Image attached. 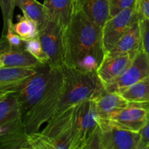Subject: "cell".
<instances>
[{"instance_id":"9a60e30c","label":"cell","mask_w":149,"mask_h":149,"mask_svg":"<svg viewBox=\"0 0 149 149\" xmlns=\"http://www.w3.org/2000/svg\"><path fill=\"white\" fill-rule=\"evenodd\" d=\"M39 71L31 68L6 67L0 68V90L15 93L16 88Z\"/></svg>"},{"instance_id":"ba28073f","label":"cell","mask_w":149,"mask_h":149,"mask_svg":"<svg viewBox=\"0 0 149 149\" xmlns=\"http://www.w3.org/2000/svg\"><path fill=\"white\" fill-rule=\"evenodd\" d=\"M139 17L140 15L137 13L136 7H134L123 10L108 19L102 28L105 55L115 45Z\"/></svg>"},{"instance_id":"836d02e7","label":"cell","mask_w":149,"mask_h":149,"mask_svg":"<svg viewBox=\"0 0 149 149\" xmlns=\"http://www.w3.org/2000/svg\"><path fill=\"white\" fill-rule=\"evenodd\" d=\"M18 149H31V148H27V147H22V148H18Z\"/></svg>"},{"instance_id":"3957f363","label":"cell","mask_w":149,"mask_h":149,"mask_svg":"<svg viewBox=\"0 0 149 149\" xmlns=\"http://www.w3.org/2000/svg\"><path fill=\"white\" fill-rule=\"evenodd\" d=\"M62 68L65 74V93L54 115L74 107L86 100H96L105 92L96 74L82 72L64 65Z\"/></svg>"},{"instance_id":"d6a6232c","label":"cell","mask_w":149,"mask_h":149,"mask_svg":"<svg viewBox=\"0 0 149 149\" xmlns=\"http://www.w3.org/2000/svg\"><path fill=\"white\" fill-rule=\"evenodd\" d=\"M4 63H3V61L2 59H1V58L0 57V68H2V67H4Z\"/></svg>"},{"instance_id":"8fae6325","label":"cell","mask_w":149,"mask_h":149,"mask_svg":"<svg viewBox=\"0 0 149 149\" xmlns=\"http://www.w3.org/2000/svg\"><path fill=\"white\" fill-rule=\"evenodd\" d=\"M138 52L139 50L102 61L96 70V76L104 87L112 84L122 75L123 73L131 65Z\"/></svg>"},{"instance_id":"2e32d148","label":"cell","mask_w":149,"mask_h":149,"mask_svg":"<svg viewBox=\"0 0 149 149\" xmlns=\"http://www.w3.org/2000/svg\"><path fill=\"white\" fill-rule=\"evenodd\" d=\"M82 11L101 28L110 16V0H73Z\"/></svg>"},{"instance_id":"8992f818","label":"cell","mask_w":149,"mask_h":149,"mask_svg":"<svg viewBox=\"0 0 149 149\" xmlns=\"http://www.w3.org/2000/svg\"><path fill=\"white\" fill-rule=\"evenodd\" d=\"M51 74L52 69L49 66L45 71H38L35 75L20 84L13 93L20 106L23 122L43 95Z\"/></svg>"},{"instance_id":"52a82bcc","label":"cell","mask_w":149,"mask_h":149,"mask_svg":"<svg viewBox=\"0 0 149 149\" xmlns=\"http://www.w3.org/2000/svg\"><path fill=\"white\" fill-rule=\"evenodd\" d=\"M64 30L50 19L39 30L38 37L48 58V65L51 68H61L64 65Z\"/></svg>"},{"instance_id":"7402d4cb","label":"cell","mask_w":149,"mask_h":149,"mask_svg":"<svg viewBox=\"0 0 149 149\" xmlns=\"http://www.w3.org/2000/svg\"><path fill=\"white\" fill-rule=\"evenodd\" d=\"M27 143L30 148L37 149H68L41 132L28 134Z\"/></svg>"},{"instance_id":"603a6c76","label":"cell","mask_w":149,"mask_h":149,"mask_svg":"<svg viewBox=\"0 0 149 149\" xmlns=\"http://www.w3.org/2000/svg\"><path fill=\"white\" fill-rule=\"evenodd\" d=\"M24 47L29 54L39 61L42 65H48V58L43 51L39 37L24 42Z\"/></svg>"},{"instance_id":"7c38bea8","label":"cell","mask_w":149,"mask_h":149,"mask_svg":"<svg viewBox=\"0 0 149 149\" xmlns=\"http://www.w3.org/2000/svg\"><path fill=\"white\" fill-rule=\"evenodd\" d=\"M148 111L135 103L129 106L111 118L112 125L122 129L138 132L147 122Z\"/></svg>"},{"instance_id":"7a4b0ae2","label":"cell","mask_w":149,"mask_h":149,"mask_svg":"<svg viewBox=\"0 0 149 149\" xmlns=\"http://www.w3.org/2000/svg\"><path fill=\"white\" fill-rule=\"evenodd\" d=\"M51 69L52 74L43 95L23 122L27 134L39 132L41 127L56 113L64 97L66 88L64 70L62 68Z\"/></svg>"},{"instance_id":"5bb4252c","label":"cell","mask_w":149,"mask_h":149,"mask_svg":"<svg viewBox=\"0 0 149 149\" xmlns=\"http://www.w3.org/2000/svg\"><path fill=\"white\" fill-rule=\"evenodd\" d=\"M99 121H109L115 115L129 106V103L120 94L105 90L95 100Z\"/></svg>"},{"instance_id":"6da1fadb","label":"cell","mask_w":149,"mask_h":149,"mask_svg":"<svg viewBox=\"0 0 149 149\" xmlns=\"http://www.w3.org/2000/svg\"><path fill=\"white\" fill-rule=\"evenodd\" d=\"M64 65L96 74L105 56L102 28L72 3L71 17L64 30Z\"/></svg>"},{"instance_id":"d4e9b609","label":"cell","mask_w":149,"mask_h":149,"mask_svg":"<svg viewBox=\"0 0 149 149\" xmlns=\"http://www.w3.org/2000/svg\"><path fill=\"white\" fill-rule=\"evenodd\" d=\"M137 0H110L109 18L127 9L135 7Z\"/></svg>"},{"instance_id":"f1b7e54d","label":"cell","mask_w":149,"mask_h":149,"mask_svg":"<svg viewBox=\"0 0 149 149\" xmlns=\"http://www.w3.org/2000/svg\"><path fill=\"white\" fill-rule=\"evenodd\" d=\"M88 149H104L102 146V139H101L99 125L88 143Z\"/></svg>"},{"instance_id":"5b68a950","label":"cell","mask_w":149,"mask_h":149,"mask_svg":"<svg viewBox=\"0 0 149 149\" xmlns=\"http://www.w3.org/2000/svg\"><path fill=\"white\" fill-rule=\"evenodd\" d=\"M95 99H89L75 106L73 116V135L70 149H84L99 126Z\"/></svg>"},{"instance_id":"8d00e7d4","label":"cell","mask_w":149,"mask_h":149,"mask_svg":"<svg viewBox=\"0 0 149 149\" xmlns=\"http://www.w3.org/2000/svg\"><path fill=\"white\" fill-rule=\"evenodd\" d=\"M31 149H37V148H31Z\"/></svg>"},{"instance_id":"e575fe53","label":"cell","mask_w":149,"mask_h":149,"mask_svg":"<svg viewBox=\"0 0 149 149\" xmlns=\"http://www.w3.org/2000/svg\"><path fill=\"white\" fill-rule=\"evenodd\" d=\"M145 148V149H149V145L147 146H146Z\"/></svg>"},{"instance_id":"d590c367","label":"cell","mask_w":149,"mask_h":149,"mask_svg":"<svg viewBox=\"0 0 149 149\" xmlns=\"http://www.w3.org/2000/svg\"><path fill=\"white\" fill-rule=\"evenodd\" d=\"M47 1V0H44V2H46Z\"/></svg>"},{"instance_id":"44dd1931","label":"cell","mask_w":149,"mask_h":149,"mask_svg":"<svg viewBox=\"0 0 149 149\" xmlns=\"http://www.w3.org/2000/svg\"><path fill=\"white\" fill-rule=\"evenodd\" d=\"M18 19L17 23H13L12 29L22 40L26 42L38 37L39 27L36 22L24 15H18Z\"/></svg>"},{"instance_id":"30bf717a","label":"cell","mask_w":149,"mask_h":149,"mask_svg":"<svg viewBox=\"0 0 149 149\" xmlns=\"http://www.w3.org/2000/svg\"><path fill=\"white\" fill-rule=\"evenodd\" d=\"M149 76V60L142 49L139 50L134 57L131 65L112 84L105 87L109 93H116L120 94L121 92L129 86Z\"/></svg>"},{"instance_id":"4fadbf2b","label":"cell","mask_w":149,"mask_h":149,"mask_svg":"<svg viewBox=\"0 0 149 149\" xmlns=\"http://www.w3.org/2000/svg\"><path fill=\"white\" fill-rule=\"evenodd\" d=\"M140 49H141V28H140V15L138 19L134 22L128 31L105 54L103 60L137 52Z\"/></svg>"},{"instance_id":"ffe728a7","label":"cell","mask_w":149,"mask_h":149,"mask_svg":"<svg viewBox=\"0 0 149 149\" xmlns=\"http://www.w3.org/2000/svg\"><path fill=\"white\" fill-rule=\"evenodd\" d=\"M120 95L129 103H149V76L126 88Z\"/></svg>"},{"instance_id":"4dcf8cb0","label":"cell","mask_w":149,"mask_h":149,"mask_svg":"<svg viewBox=\"0 0 149 149\" xmlns=\"http://www.w3.org/2000/svg\"><path fill=\"white\" fill-rule=\"evenodd\" d=\"M12 93H13V92L9 91V90H0V100L1 99L4 98L6 96H7L9 94H10Z\"/></svg>"},{"instance_id":"ac0fdd59","label":"cell","mask_w":149,"mask_h":149,"mask_svg":"<svg viewBox=\"0 0 149 149\" xmlns=\"http://www.w3.org/2000/svg\"><path fill=\"white\" fill-rule=\"evenodd\" d=\"M72 3L73 0H47L43 4L48 10L50 20L65 29L71 17Z\"/></svg>"},{"instance_id":"83f0119b","label":"cell","mask_w":149,"mask_h":149,"mask_svg":"<svg viewBox=\"0 0 149 149\" xmlns=\"http://www.w3.org/2000/svg\"><path fill=\"white\" fill-rule=\"evenodd\" d=\"M140 134V143L137 149H143L149 145V121L147 120L144 126L139 131Z\"/></svg>"},{"instance_id":"e0dca14e","label":"cell","mask_w":149,"mask_h":149,"mask_svg":"<svg viewBox=\"0 0 149 149\" xmlns=\"http://www.w3.org/2000/svg\"><path fill=\"white\" fill-rule=\"evenodd\" d=\"M0 57L6 67L39 70V68L45 66L29 54L25 48L14 47L9 52L2 54Z\"/></svg>"},{"instance_id":"f546056e","label":"cell","mask_w":149,"mask_h":149,"mask_svg":"<svg viewBox=\"0 0 149 149\" xmlns=\"http://www.w3.org/2000/svg\"><path fill=\"white\" fill-rule=\"evenodd\" d=\"M135 7L142 17L149 20V0H137Z\"/></svg>"},{"instance_id":"4316f807","label":"cell","mask_w":149,"mask_h":149,"mask_svg":"<svg viewBox=\"0 0 149 149\" xmlns=\"http://www.w3.org/2000/svg\"><path fill=\"white\" fill-rule=\"evenodd\" d=\"M4 36H5L7 42L11 47L15 48H25L24 41L22 40L21 38L13 31L12 28L7 30V33Z\"/></svg>"},{"instance_id":"1f68e13d","label":"cell","mask_w":149,"mask_h":149,"mask_svg":"<svg viewBox=\"0 0 149 149\" xmlns=\"http://www.w3.org/2000/svg\"><path fill=\"white\" fill-rule=\"evenodd\" d=\"M135 104L139 105V106H142L144 109H145L148 111L147 113V120L149 121V103H135Z\"/></svg>"},{"instance_id":"d6986e66","label":"cell","mask_w":149,"mask_h":149,"mask_svg":"<svg viewBox=\"0 0 149 149\" xmlns=\"http://www.w3.org/2000/svg\"><path fill=\"white\" fill-rule=\"evenodd\" d=\"M15 3L23 12V15L36 22L39 30L49 20L46 7L37 0H15Z\"/></svg>"},{"instance_id":"74e56055","label":"cell","mask_w":149,"mask_h":149,"mask_svg":"<svg viewBox=\"0 0 149 149\" xmlns=\"http://www.w3.org/2000/svg\"><path fill=\"white\" fill-rule=\"evenodd\" d=\"M143 149H145V148H143Z\"/></svg>"},{"instance_id":"cb8c5ba5","label":"cell","mask_w":149,"mask_h":149,"mask_svg":"<svg viewBox=\"0 0 149 149\" xmlns=\"http://www.w3.org/2000/svg\"><path fill=\"white\" fill-rule=\"evenodd\" d=\"M0 7L3 17V31L1 36H4L7 30L13 26V13L15 7V0H0Z\"/></svg>"},{"instance_id":"484cf974","label":"cell","mask_w":149,"mask_h":149,"mask_svg":"<svg viewBox=\"0 0 149 149\" xmlns=\"http://www.w3.org/2000/svg\"><path fill=\"white\" fill-rule=\"evenodd\" d=\"M141 49L149 60V20L140 15Z\"/></svg>"},{"instance_id":"277c9868","label":"cell","mask_w":149,"mask_h":149,"mask_svg":"<svg viewBox=\"0 0 149 149\" xmlns=\"http://www.w3.org/2000/svg\"><path fill=\"white\" fill-rule=\"evenodd\" d=\"M27 135L18 102L12 93L0 100V149L28 146Z\"/></svg>"},{"instance_id":"9c48e42d","label":"cell","mask_w":149,"mask_h":149,"mask_svg":"<svg viewBox=\"0 0 149 149\" xmlns=\"http://www.w3.org/2000/svg\"><path fill=\"white\" fill-rule=\"evenodd\" d=\"M99 125L104 149H137L139 132L120 128L109 121H99Z\"/></svg>"}]
</instances>
